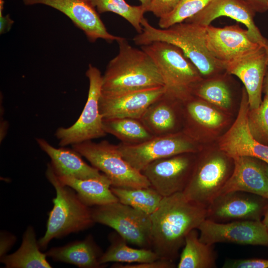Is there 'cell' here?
I'll use <instances>...</instances> for the list:
<instances>
[{
  "mask_svg": "<svg viewBox=\"0 0 268 268\" xmlns=\"http://www.w3.org/2000/svg\"><path fill=\"white\" fill-rule=\"evenodd\" d=\"M203 243H232L268 247V233L262 220L216 222L205 219L198 228Z\"/></svg>",
  "mask_w": 268,
  "mask_h": 268,
  "instance_id": "cell-11",
  "label": "cell"
},
{
  "mask_svg": "<svg viewBox=\"0 0 268 268\" xmlns=\"http://www.w3.org/2000/svg\"><path fill=\"white\" fill-rule=\"evenodd\" d=\"M152 59L164 81L165 93L183 101L193 95L202 76L178 47L161 41L141 46Z\"/></svg>",
  "mask_w": 268,
  "mask_h": 268,
  "instance_id": "cell-5",
  "label": "cell"
},
{
  "mask_svg": "<svg viewBox=\"0 0 268 268\" xmlns=\"http://www.w3.org/2000/svg\"><path fill=\"white\" fill-rule=\"evenodd\" d=\"M165 91L164 86L118 95H101L99 108L103 119L130 118L139 119L147 108Z\"/></svg>",
  "mask_w": 268,
  "mask_h": 268,
  "instance_id": "cell-17",
  "label": "cell"
},
{
  "mask_svg": "<svg viewBox=\"0 0 268 268\" xmlns=\"http://www.w3.org/2000/svg\"><path fill=\"white\" fill-rule=\"evenodd\" d=\"M110 244L100 259L101 265L108 263L134 264L158 260L159 258L152 249L134 248L116 232L109 234Z\"/></svg>",
  "mask_w": 268,
  "mask_h": 268,
  "instance_id": "cell-27",
  "label": "cell"
},
{
  "mask_svg": "<svg viewBox=\"0 0 268 268\" xmlns=\"http://www.w3.org/2000/svg\"><path fill=\"white\" fill-rule=\"evenodd\" d=\"M111 191L120 202L151 215L163 197L151 186L127 188L111 186Z\"/></svg>",
  "mask_w": 268,
  "mask_h": 268,
  "instance_id": "cell-29",
  "label": "cell"
},
{
  "mask_svg": "<svg viewBox=\"0 0 268 268\" xmlns=\"http://www.w3.org/2000/svg\"><path fill=\"white\" fill-rule=\"evenodd\" d=\"M248 126L254 138L258 142L268 145V93L265 94L260 106L249 110Z\"/></svg>",
  "mask_w": 268,
  "mask_h": 268,
  "instance_id": "cell-34",
  "label": "cell"
},
{
  "mask_svg": "<svg viewBox=\"0 0 268 268\" xmlns=\"http://www.w3.org/2000/svg\"><path fill=\"white\" fill-rule=\"evenodd\" d=\"M233 159V172L219 195L241 191L268 200V178L264 164L259 162L257 158L249 156H240Z\"/></svg>",
  "mask_w": 268,
  "mask_h": 268,
  "instance_id": "cell-20",
  "label": "cell"
},
{
  "mask_svg": "<svg viewBox=\"0 0 268 268\" xmlns=\"http://www.w3.org/2000/svg\"><path fill=\"white\" fill-rule=\"evenodd\" d=\"M223 108H228L231 105L230 90L222 80L214 78L200 82L195 89L193 94Z\"/></svg>",
  "mask_w": 268,
  "mask_h": 268,
  "instance_id": "cell-32",
  "label": "cell"
},
{
  "mask_svg": "<svg viewBox=\"0 0 268 268\" xmlns=\"http://www.w3.org/2000/svg\"><path fill=\"white\" fill-rule=\"evenodd\" d=\"M47 256L41 252L34 227L28 226L19 248L14 253L0 258L6 268H51Z\"/></svg>",
  "mask_w": 268,
  "mask_h": 268,
  "instance_id": "cell-25",
  "label": "cell"
},
{
  "mask_svg": "<svg viewBox=\"0 0 268 268\" xmlns=\"http://www.w3.org/2000/svg\"><path fill=\"white\" fill-rule=\"evenodd\" d=\"M57 176L63 184L74 190L82 201L89 207L119 201L111 191L110 180L105 174L99 178L85 179L66 176Z\"/></svg>",
  "mask_w": 268,
  "mask_h": 268,
  "instance_id": "cell-24",
  "label": "cell"
},
{
  "mask_svg": "<svg viewBox=\"0 0 268 268\" xmlns=\"http://www.w3.org/2000/svg\"><path fill=\"white\" fill-rule=\"evenodd\" d=\"M249 110L248 96L244 88L237 118L220 139L219 149L223 153L232 159L249 156L268 164V145L258 142L252 136L248 126Z\"/></svg>",
  "mask_w": 268,
  "mask_h": 268,
  "instance_id": "cell-15",
  "label": "cell"
},
{
  "mask_svg": "<svg viewBox=\"0 0 268 268\" xmlns=\"http://www.w3.org/2000/svg\"><path fill=\"white\" fill-rule=\"evenodd\" d=\"M268 233V204L265 210L263 220H262Z\"/></svg>",
  "mask_w": 268,
  "mask_h": 268,
  "instance_id": "cell-41",
  "label": "cell"
},
{
  "mask_svg": "<svg viewBox=\"0 0 268 268\" xmlns=\"http://www.w3.org/2000/svg\"><path fill=\"white\" fill-rule=\"evenodd\" d=\"M264 167H265V170L266 173V174L267 175V177L268 178V164L265 162Z\"/></svg>",
  "mask_w": 268,
  "mask_h": 268,
  "instance_id": "cell-43",
  "label": "cell"
},
{
  "mask_svg": "<svg viewBox=\"0 0 268 268\" xmlns=\"http://www.w3.org/2000/svg\"><path fill=\"white\" fill-rule=\"evenodd\" d=\"M117 145L124 158L141 172L155 160L184 153H195L198 150L193 138L184 133L154 136L136 144L121 142Z\"/></svg>",
  "mask_w": 268,
  "mask_h": 268,
  "instance_id": "cell-9",
  "label": "cell"
},
{
  "mask_svg": "<svg viewBox=\"0 0 268 268\" xmlns=\"http://www.w3.org/2000/svg\"><path fill=\"white\" fill-rule=\"evenodd\" d=\"M142 6L145 9V11L147 12V8L149 5L151 0H139Z\"/></svg>",
  "mask_w": 268,
  "mask_h": 268,
  "instance_id": "cell-42",
  "label": "cell"
},
{
  "mask_svg": "<svg viewBox=\"0 0 268 268\" xmlns=\"http://www.w3.org/2000/svg\"><path fill=\"white\" fill-rule=\"evenodd\" d=\"M192 98L193 95L183 101L189 119L208 128H216L222 124L223 118L219 112L201 101Z\"/></svg>",
  "mask_w": 268,
  "mask_h": 268,
  "instance_id": "cell-31",
  "label": "cell"
},
{
  "mask_svg": "<svg viewBox=\"0 0 268 268\" xmlns=\"http://www.w3.org/2000/svg\"><path fill=\"white\" fill-rule=\"evenodd\" d=\"M256 13L242 0H212L202 10L185 21L207 26L220 16L228 17L244 24L252 38L267 48L268 39L255 23Z\"/></svg>",
  "mask_w": 268,
  "mask_h": 268,
  "instance_id": "cell-19",
  "label": "cell"
},
{
  "mask_svg": "<svg viewBox=\"0 0 268 268\" xmlns=\"http://www.w3.org/2000/svg\"><path fill=\"white\" fill-rule=\"evenodd\" d=\"M206 42L211 55L224 68L225 65L246 56L263 46L252 38L247 28L244 29L238 24L223 27H216L210 24L207 26Z\"/></svg>",
  "mask_w": 268,
  "mask_h": 268,
  "instance_id": "cell-13",
  "label": "cell"
},
{
  "mask_svg": "<svg viewBox=\"0 0 268 268\" xmlns=\"http://www.w3.org/2000/svg\"><path fill=\"white\" fill-rule=\"evenodd\" d=\"M268 53L267 69L265 77L263 89L265 94L268 93V46L267 48Z\"/></svg>",
  "mask_w": 268,
  "mask_h": 268,
  "instance_id": "cell-40",
  "label": "cell"
},
{
  "mask_svg": "<svg viewBox=\"0 0 268 268\" xmlns=\"http://www.w3.org/2000/svg\"><path fill=\"white\" fill-rule=\"evenodd\" d=\"M181 0H151L147 12L159 19L172 12Z\"/></svg>",
  "mask_w": 268,
  "mask_h": 268,
  "instance_id": "cell-35",
  "label": "cell"
},
{
  "mask_svg": "<svg viewBox=\"0 0 268 268\" xmlns=\"http://www.w3.org/2000/svg\"><path fill=\"white\" fill-rule=\"evenodd\" d=\"M174 262L159 259L146 262L122 264L115 263L111 268H173L175 267Z\"/></svg>",
  "mask_w": 268,
  "mask_h": 268,
  "instance_id": "cell-36",
  "label": "cell"
},
{
  "mask_svg": "<svg viewBox=\"0 0 268 268\" xmlns=\"http://www.w3.org/2000/svg\"><path fill=\"white\" fill-rule=\"evenodd\" d=\"M14 235L6 231H1L0 234V258L7 255L16 242Z\"/></svg>",
  "mask_w": 268,
  "mask_h": 268,
  "instance_id": "cell-37",
  "label": "cell"
},
{
  "mask_svg": "<svg viewBox=\"0 0 268 268\" xmlns=\"http://www.w3.org/2000/svg\"><path fill=\"white\" fill-rule=\"evenodd\" d=\"M45 174L56 196L48 214L45 233L38 240L41 250L46 249L54 239L85 230L95 223L91 208L82 201L74 190L59 180L50 163L47 164Z\"/></svg>",
  "mask_w": 268,
  "mask_h": 268,
  "instance_id": "cell-4",
  "label": "cell"
},
{
  "mask_svg": "<svg viewBox=\"0 0 268 268\" xmlns=\"http://www.w3.org/2000/svg\"><path fill=\"white\" fill-rule=\"evenodd\" d=\"M92 166L105 174L112 186L127 188H146L151 184L146 177L123 157L118 145L107 140H88L71 145Z\"/></svg>",
  "mask_w": 268,
  "mask_h": 268,
  "instance_id": "cell-6",
  "label": "cell"
},
{
  "mask_svg": "<svg viewBox=\"0 0 268 268\" xmlns=\"http://www.w3.org/2000/svg\"><path fill=\"white\" fill-rule=\"evenodd\" d=\"M117 42L119 53L109 62L102 75V94L118 95L164 86L158 68L146 52L131 46L125 38Z\"/></svg>",
  "mask_w": 268,
  "mask_h": 268,
  "instance_id": "cell-2",
  "label": "cell"
},
{
  "mask_svg": "<svg viewBox=\"0 0 268 268\" xmlns=\"http://www.w3.org/2000/svg\"><path fill=\"white\" fill-rule=\"evenodd\" d=\"M268 200L244 192L235 191L216 197L207 207L206 219L224 223L262 220Z\"/></svg>",
  "mask_w": 268,
  "mask_h": 268,
  "instance_id": "cell-14",
  "label": "cell"
},
{
  "mask_svg": "<svg viewBox=\"0 0 268 268\" xmlns=\"http://www.w3.org/2000/svg\"><path fill=\"white\" fill-rule=\"evenodd\" d=\"M3 5L4 0H0V33L1 34L8 32L14 23L9 14L3 16Z\"/></svg>",
  "mask_w": 268,
  "mask_h": 268,
  "instance_id": "cell-38",
  "label": "cell"
},
{
  "mask_svg": "<svg viewBox=\"0 0 268 268\" xmlns=\"http://www.w3.org/2000/svg\"><path fill=\"white\" fill-rule=\"evenodd\" d=\"M256 12L263 13L268 10V0H242Z\"/></svg>",
  "mask_w": 268,
  "mask_h": 268,
  "instance_id": "cell-39",
  "label": "cell"
},
{
  "mask_svg": "<svg viewBox=\"0 0 268 268\" xmlns=\"http://www.w3.org/2000/svg\"><path fill=\"white\" fill-rule=\"evenodd\" d=\"M194 153H184L155 160L141 172L163 197L183 193L190 179L195 161Z\"/></svg>",
  "mask_w": 268,
  "mask_h": 268,
  "instance_id": "cell-12",
  "label": "cell"
},
{
  "mask_svg": "<svg viewBox=\"0 0 268 268\" xmlns=\"http://www.w3.org/2000/svg\"><path fill=\"white\" fill-rule=\"evenodd\" d=\"M212 0H181L174 10L159 19L160 28L185 21L202 10Z\"/></svg>",
  "mask_w": 268,
  "mask_h": 268,
  "instance_id": "cell-33",
  "label": "cell"
},
{
  "mask_svg": "<svg viewBox=\"0 0 268 268\" xmlns=\"http://www.w3.org/2000/svg\"><path fill=\"white\" fill-rule=\"evenodd\" d=\"M267 62V48L262 46L252 53L224 65L227 73L236 76L243 83L250 110L258 108L262 102Z\"/></svg>",
  "mask_w": 268,
  "mask_h": 268,
  "instance_id": "cell-18",
  "label": "cell"
},
{
  "mask_svg": "<svg viewBox=\"0 0 268 268\" xmlns=\"http://www.w3.org/2000/svg\"><path fill=\"white\" fill-rule=\"evenodd\" d=\"M142 32L134 37L137 45L164 42L180 49L194 64L202 76L210 77L222 70L223 66L209 52L206 42V26L184 21L167 28H156L143 17Z\"/></svg>",
  "mask_w": 268,
  "mask_h": 268,
  "instance_id": "cell-3",
  "label": "cell"
},
{
  "mask_svg": "<svg viewBox=\"0 0 268 268\" xmlns=\"http://www.w3.org/2000/svg\"><path fill=\"white\" fill-rule=\"evenodd\" d=\"M26 5L42 4L53 7L67 16L82 30L90 42L98 39L108 42L118 41L121 37L108 32L96 9L86 0H22Z\"/></svg>",
  "mask_w": 268,
  "mask_h": 268,
  "instance_id": "cell-16",
  "label": "cell"
},
{
  "mask_svg": "<svg viewBox=\"0 0 268 268\" xmlns=\"http://www.w3.org/2000/svg\"><path fill=\"white\" fill-rule=\"evenodd\" d=\"M198 229L192 230L187 235L180 254L178 268H215L217 255L214 245L201 241Z\"/></svg>",
  "mask_w": 268,
  "mask_h": 268,
  "instance_id": "cell-26",
  "label": "cell"
},
{
  "mask_svg": "<svg viewBox=\"0 0 268 268\" xmlns=\"http://www.w3.org/2000/svg\"><path fill=\"white\" fill-rule=\"evenodd\" d=\"M36 141L41 149L50 158V164L58 176L85 179L99 178L104 174L87 164L82 156L72 148H57L42 138H36Z\"/></svg>",
  "mask_w": 268,
  "mask_h": 268,
  "instance_id": "cell-21",
  "label": "cell"
},
{
  "mask_svg": "<svg viewBox=\"0 0 268 268\" xmlns=\"http://www.w3.org/2000/svg\"><path fill=\"white\" fill-rule=\"evenodd\" d=\"M103 126L106 134L115 136L124 144H139L154 136L137 119H103Z\"/></svg>",
  "mask_w": 268,
  "mask_h": 268,
  "instance_id": "cell-28",
  "label": "cell"
},
{
  "mask_svg": "<svg viewBox=\"0 0 268 268\" xmlns=\"http://www.w3.org/2000/svg\"><path fill=\"white\" fill-rule=\"evenodd\" d=\"M103 252L89 234L82 240L74 241L60 247H53L46 253L56 262L73 265L80 268H100V259Z\"/></svg>",
  "mask_w": 268,
  "mask_h": 268,
  "instance_id": "cell-22",
  "label": "cell"
},
{
  "mask_svg": "<svg viewBox=\"0 0 268 268\" xmlns=\"http://www.w3.org/2000/svg\"><path fill=\"white\" fill-rule=\"evenodd\" d=\"M99 14L111 12L117 14L129 22L137 32H142L141 21L146 12L141 5L134 6L125 0H86Z\"/></svg>",
  "mask_w": 268,
  "mask_h": 268,
  "instance_id": "cell-30",
  "label": "cell"
},
{
  "mask_svg": "<svg viewBox=\"0 0 268 268\" xmlns=\"http://www.w3.org/2000/svg\"><path fill=\"white\" fill-rule=\"evenodd\" d=\"M207 208L183 193L163 198L151 214V249L160 259L175 262L187 235L206 217Z\"/></svg>",
  "mask_w": 268,
  "mask_h": 268,
  "instance_id": "cell-1",
  "label": "cell"
},
{
  "mask_svg": "<svg viewBox=\"0 0 268 268\" xmlns=\"http://www.w3.org/2000/svg\"><path fill=\"white\" fill-rule=\"evenodd\" d=\"M95 223L113 229L128 243L151 249V215L120 201L91 208Z\"/></svg>",
  "mask_w": 268,
  "mask_h": 268,
  "instance_id": "cell-7",
  "label": "cell"
},
{
  "mask_svg": "<svg viewBox=\"0 0 268 268\" xmlns=\"http://www.w3.org/2000/svg\"><path fill=\"white\" fill-rule=\"evenodd\" d=\"M182 101L164 92L147 108L139 120L154 136L178 133V106Z\"/></svg>",
  "mask_w": 268,
  "mask_h": 268,
  "instance_id": "cell-23",
  "label": "cell"
},
{
  "mask_svg": "<svg viewBox=\"0 0 268 268\" xmlns=\"http://www.w3.org/2000/svg\"><path fill=\"white\" fill-rule=\"evenodd\" d=\"M85 74L89 80L87 101L80 116L72 125L56 130L55 135L61 147L92 140L107 134L99 108L102 75L99 69L91 64Z\"/></svg>",
  "mask_w": 268,
  "mask_h": 268,
  "instance_id": "cell-8",
  "label": "cell"
},
{
  "mask_svg": "<svg viewBox=\"0 0 268 268\" xmlns=\"http://www.w3.org/2000/svg\"><path fill=\"white\" fill-rule=\"evenodd\" d=\"M232 159L225 155H215L195 163L186 188L183 192L190 201L206 208L217 197L232 174Z\"/></svg>",
  "mask_w": 268,
  "mask_h": 268,
  "instance_id": "cell-10",
  "label": "cell"
}]
</instances>
